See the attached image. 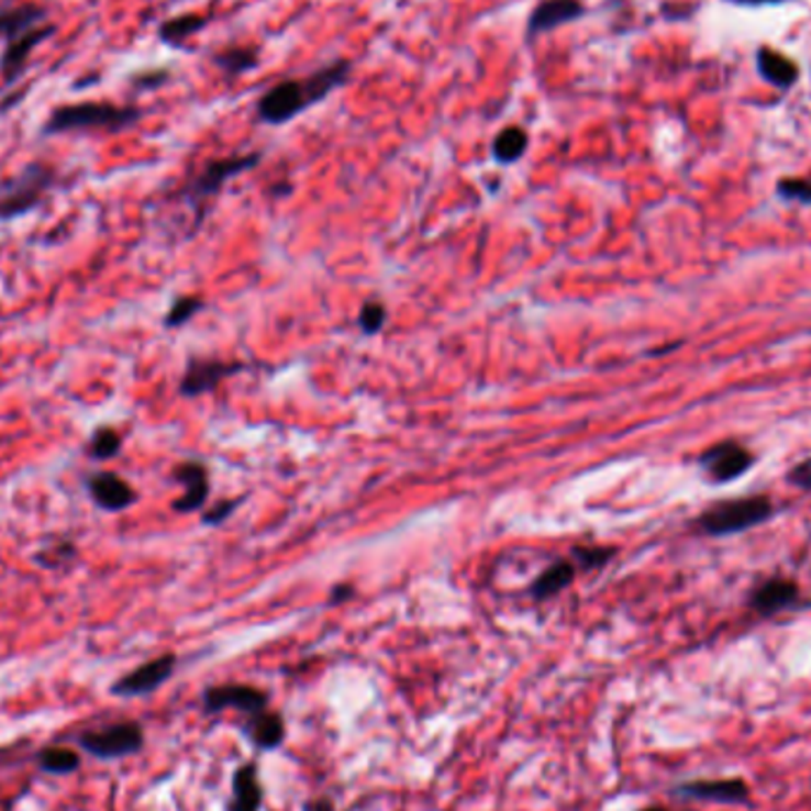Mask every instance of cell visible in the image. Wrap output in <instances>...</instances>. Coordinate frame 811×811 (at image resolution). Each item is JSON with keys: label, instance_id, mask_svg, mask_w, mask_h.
I'll return each mask as SVG.
<instances>
[{"label": "cell", "instance_id": "f1b7e54d", "mask_svg": "<svg viewBox=\"0 0 811 811\" xmlns=\"http://www.w3.org/2000/svg\"><path fill=\"white\" fill-rule=\"evenodd\" d=\"M385 321H387V309L380 302H366L364 307H360L358 325H360V330H364V333H368V335L380 333Z\"/></svg>", "mask_w": 811, "mask_h": 811}, {"label": "cell", "instance_id": "8d00e7d4", "mask_svg": "<svg viewBox=\"0 0 811 811\" xmlns=\"http://www.w3.org/2000/svg\"><path fill=\"white\" fill-rule=\"evenodd\" d=\"M729 3H735V5H747V8H759V5H776V3H784V0H729Z\"/></svg>", "mask_w": 811, "mask_h": 811}, {"label": "cell", "instance_id": "277c9868", "mask_svg": "<svg viewBox=\"0 0 811 811\" xmlns=\"http://www.w3.org/2000/svg\"><path fill=\"white\" fill-rule=\"evenodd\" d=\"M771 515V503L764 496H747V499H729L712 506L698 518L700 530L710 536H726L745 532Z\"/></svg>", "mask_w": 811, "mask_h": 811}, {"label": "cell", "instance_id": "836d02e7", "mask_svg": "<svg viewBox=\"0 0 811 811\" xmlns=\"http://www.w3.org/2000/svg\"><path fill=\"white\" fill-rule=\"evenodd\" d=\"M788 479H790V485H795V487L811 489V458H807L804 463L798 465V468L790 470Z\"/></svg>", "mask_w": 811, "mask_h": 811}, {"label": "cell", "instance_id": "3957f363", "mask_svg": "<svg viewBox=\"0 0 811 811\" xmlns=\"http://www.w3.org/2000/svg\"><path fill=\"white\" fill-rule=\"evenodd\" d=\"M55 186V169L48 164L34 162L24 167L8 184L0 186V221H10L32 212Z\"/></svg>", "mask_w": 811, "mask_h": 811}, {"label": "cell", "instance_id": "cb8c5ba5", "mask_svg": "<svg viewBox=\"0 0 811 811\" xmlns=\"http://www.w3.org/2000/svg\"><path fill=\"white\" fill-rule=\"evenodd\" d=\"M209 24V18H202V14H178V18L164 20L157 29V36L162 43L174 45H184L190 36H195L198 32Z\"/></svg>", "mask_w": 811, "mask_h": 811}, {"label": "cell", "instance_id": "9a60e30c", "mask_svg": "<svg viewBox=\"0 0 811 811\" xmlns=\"http://www.w3.org/2000/svg\"><path fill=\"white\" fill-rule=\"evenodd\" d=\"M240 731H243V735L257 753H274L288 738V726H285L282 714L268 708L245 716Z\"/></svg>", "mask_w": 811, "mask_h": 811}, {"label": "cell", "instance_id": "d4e9b609", "mask_svg": "<svg viewBox=\"0 0 811 811\" xmlns=\"http://www.w3.org/2000/svg\"><path fill=\"white\" fill-rule=\"evenodd\" d=\"M36 762L41 766V771L55 774V776L71 774L81 766L79 753H74V749L69 747H45L36 755Z\"/></svg>", "mask_w": 811, "mask_h": 811}, {"label": "cell", "instance_id": "f546056e", "mask_svg": "<svg viewBox=\"0 0 811 811\" xmlns=\"http://www.w3.org/2000/svg\"><path fill=\"white\" fill-rule=\"evenodd\" d=\"M778 192H780V198H786V200L811 202V184H809V180H800V178L780 180Z\"/></svg>", "mask_w": 811, "mask_h": 811}, {"label": "cell", "instance_id": "6da1fadb", "mask_svg": "<svg viewBox=\"0 0 811 811\" xmlns=\"http://www.w3.org/2000/svg\"><path fill=\"white\" fill-rule=\"evenodd\" d=\"M352 79L349 59H333L307 79H282L257 100V119L268 126H282L323 102Z\"/></svg>", "mask_w": 811, "mask_h": 811}, {"label": "cell", "instance_id": "44dd1931", "mask_svg": "<svg viewBox=\"0 0 811 811\" xmlns=\"http://www.w3.org/2000/svg\"><path fill=\"white\" fill-rule=\"evenodd\" d=\"M577 577V567L575 563H567V560H560V563H553L548 569H544L541 573L532 586H530V596L534 600H548L553 596H558L560 591H565L569 584L575 581Z\"/></svg>", "mask_w": 811, "mask_h": 811}, {"label": "cell", "instance_id": "ffe728a7", "mask_svg": "<svg viewBox=\"0 0 811 811\" xmlns=\"http://www.w3.org/2000/svg\"><path fill=\"white\" fill-rule=\"evenodd\" d=\"M798 586L786 579H769L764 581L759 589L749 598V606H753L764 618L769 614H776L780 610L790 608L795 600H798Z\"/></svg>", "mask_w": 811, "mask_h": 811}, {"label": "cell", "instance_id": "d6986e66", "mask_svg": "<svg viewBox=\"0 0 811 811\" xmlns=\"http://www.w3.org/2000/svg\"><path fill=\"white\" fill-rule=\"evenodd\" d=\"M757 71L766 84H771L778 90H790L800 79L798 63L771 48L757 51Z\"/></svg>", "mask_w": 811, "mask_h": 811}, {"label": "cell", "instance_id": "d590c367", "mask_svg": "<svg viewBox=\"0 0 811 811\" xmlns=\"http://www.w3.org/2000/svg\"><path fill=\"white\" fill-rule=\"evenodd\" d=\"M302 811H335V802L330 798H315V800H307L302 804Z\"/></svg>", "mask_w": 811, "mask_h": 811}, {"label": "cell", "instance_id": "7402d4cb", "mask_svg": "<svg viewBox=\"0 0 811 811\" xmlns=\"http://www.w3.org/2000/svg\"><path fill=\"white\" fill-rule=\"evenodd\" d=\"M530 147V133L524 131L522 126H506L503 131L496 133V138L491 143V157L503 164V167H510L518 159L524 157Z\"/></svg>", "mask_w": 811, "mask_h": 811}, {"label": "cell", "instance_id": "5bb4252c", "mask_svg": "<svg viewBox=\"0 0 811 811\" xmlns=\"http://www.w3.org/2000/svg\"><path fill=\"white\" fill-rule=\"evenodd\" d=\"M700 463H702L704 473H708L714 482H729V479L741 477L753 468V454H749V451L743 448L741 444L726 442V444H716L714 448H710L708 454L700 458Z\"/></svg>", "mask_w": 811, "mask_h": 811}, {"label": "cell", "instance_id": "9c48e42d", "mask_svg": "<svg viewBox=\"0 0 811 811\" xmlns=\"http://www.w3.org/2000/svg\"><path fill=\"white\" fill-rule=\"evenodd\" d=\"M671 795L679 800L712 802V804H749V788L743 778H721V780H688L671 788Z\"/></svg>", "mask_w": 811, "mask_h": 811}, {"label": "cell", "instance_id": "7c38bea8", "mask_svg": "<svg viewBox=\"0 0 811 811\" xmlns=\"http://www.w3.org/2000/svg\"><path fill=\"white\" fill-rule=\"evenodd\" d=\"M584 14L586 8L581 0H541V3L530 12L524 34H527V41H534L536 36L553 32V29L581 20Z\"/></svg>", "mask_w": 811, "mask_h": 811}, {"label": "cell", "instance_id": "2e32d148", "mask_svg": "<svg viewBox=\"0 0 811 811\" xmlns=\"http://www.w3.org/2000/svg\"><path fill=\"white\" fill-rule=\"evenodd\" d=\"M264 786L257 762L240 764L231 778V800L225 811H262Z\"/></svg>", "mask_w": 811, "mask_h": 811}, {"label": "cell", "instance_id": "ac0fdd59", "mask_svg": "<svg viewBox=\"0 0 811 811\" xmlns=\"http://www.w3.org/2000/svg\"><path fill=\"white\" fill-rule=\"evenodd\" d=\"M45 10L38 3H29V0H5L0 3V38H14L20 34L32 32V29L45 24Z\"/></svg>", "mask_w": 811, "mask_h": 811}, {"label": "cell", "instance_id": "4fadbf2b", "mask_svg": "<svg viewBox=\"0 0 811 811\" xmlns=\"http://www.w3.org/2000/svg\"><path fill=\"white\" fill-rule=\"evenodd\" d=\"M53 32H55V26L45 22L32 29V32L5 41V51H3V57H0V77H3L5 86L14 84L22 77L24 67L29 63V55H32L36 45H41Z\"/></svg>", "mask_w": 811, "mask_h": 811}, {"label": "cell", "instance_id": "5b68a950", "mask_svg": "<svg viewBox=\"0 0 811 811\" xmlns=\"http://www.w3.org/2000/svg\"><path fill=\"white\" fill-rule=\"evenodd\" d=\"M79 745L98 759H122L138 755L145 747V731L138 721H119L102 729L79 733Z\"/></svg>", "mask_w": 811, "mask_h": 811}, {"label": "cell", "instance_id": "52a82bcc", "mask_svg": "<svg viewBox=\"0 0 811 811\" xmlns=\"http://www.w3.org/2000/svg\"><path fill=\"white\" fill-rule=\"evenodd\" d=\"M268 700L270 696L266 690L252 684H216L202 690L204 714H221L225 710H235L249 716L266 710Z\"/></svg>", "mask_w": 811, "mask_h": 811}, {"label": "cell", "instance_id": "8fae6325", "mask_svg": "<svg viewBox=\"0 0 811 811\" xmlns=\"http://www.w3.org/2000/svg\"><path fill=\"white\" fill-rule=\"evenodd\" d=\"M86 489L90 501H93L100 510H108V513H122V510L131 508L138 501V491H135L124 477L108 470L90 475L86 479Z\"/></svg>", "mask_w": 811, "mask_h": 811}, {"label": "cell", "instance_id": "1f68e13d", "mask_svg": "<svg viewBox=\"0 0 811 811\" xmlns=\"http://www.w3.org/2000/svg\"><path fill=\"white\" fill-rule=\"evenodd\" d=\"M573 555H575V567L581 565L584 569H593V567L606 565L610 560L612 551L593 546V548H577Z\"/></svg>", "mask_w": 811, "mask_h": 811}, {"label": "cell", "instance_id": "d6a6232c", "mask_svg": "<svg viewBox=\"0 0 811 811\" xmlns=\"http://www.w3.org/2000/svg\"><path fill=\"white\" fill-rule=\"evenodd\" d=\"M237 503L240 501H233V499L216 503L212 510H209V513H204V524H221L223 520H229V515L237 508Z\"/></svg>", "mask_w": 811, "mask_h": 811}, {"label": "cell", "instance_id": "603a6c76", "mask_svg": "<svg viewBox=\"0 0 811 811\" xmlns=\"http://www.w3.org/2000/svg\"><path fill=\"white\" fill-rule=\"evenodd\" d=\"M212 59L229 77H243V74L259 67V51L252 48V45H231V48L214 53Z\"/></svg>", "mask_w": 811, "mask_h": 811}, {"label": "cell", "instance_id": "8992f818", "mask_svg": "<svg viewBox=\"0 0 811 811\" xmlns=\"http://www.w3.org/2000/svg\"><path fill=\"white\" fill-rule=\"evenodd\" d=\"M262 153H249V155H235V157H223V159H212L207 164V167L195 176L190 184L186 186V192L184 198L200 207L202 202H207L209 198H214V195L223 188L225 180H231L240 174H245L249 169L257 167V164L262 162Z\"/></svg>", "mask_w": 811, "mask_h": 811}, {"label": "cell", "instance_id": "4dcf8cb0", "mask_svg": "<svg viewBox=\"0 0 811 811\" xmlns=\"http://www.w3.org/2000/svg\"><path fill=\"white\" fill-rule=\"evenodd\" d=\"M169 79H171L169 69H149V71L135 74V77L131 79V86L135 90H155V88H162Z\"/></svg>", "mask_w": 811, "mask_h": 811}, {"label": "cell", "instance_id": "e0dca14e", "mask_svg": "<svg viewBox=\"0 0 811 811\" xmlns=\"http://www.w3.org/2000/svg\"><path fill=\"white\" fill-rule=\"evenodd\" d=\"M174 479L184 487V493L174 501V510H178V513H195V510L204 506L209 496V477L202 463L198 460L180 463L174 470Z\"/></svg>", "mask_w": 811, "mask_h": 811}, {"label": "cell", "instance_id": "ba28073f", "mask_svg": "<svg viewBox=\"0 0 811 811\" xmlns=\"http://www.w3.org/2000/svg\"><path fill=\"white\" fill-rule=\"evenodd\" d=\"M176 665H178V657L171 655V653L159 655L155 659H147L145 665L135 667L133 671L124 674L122 679H119L112 686V696H116V698L153 696L155 690H159L164 684L171 679L174 671H176Z\"/></svg>", "mask_w": 811, "mask_h": 811}, {"label": "cell", "instance_id": "83f0119b", "mask_svg": "<svg viewBox=\"0 0 811 811\" xmlns=\"http://www.w3.org/2000/svg\"><path fill=\"white\" fill-rule=\"evenodd\" d=\"M74 544L71 541H55V544H51L45 551L36 553V563L43 565V567H63L65 563H71L74 560Z\"/></svg>", "mask_w": 811, "mask_h": 811}, {"label": "cell", "instance_id": "7a4b0ae2", "mask_svg": "<svg viewBox=\"0 0 811 811\" xmlns=\"http://www.w3.org/2000/svg\"><path fill=\"white\" fill-rule=\"evenodd\" d=\"M143 112L133 104H114V102H74L63 104V108L53 110L48 122L43 124V133H67V131H88V129H102V131H126L141 122Z\"/></svg>", "mask_w": 811, "mask_h": 811}, {"label": "cell", "instance_id": "e575fe53", "mask_svg": "<svg viewBox=\"0 0 811 811\" xmlns=\"http://www.w3.org/2000/svg\"><path fill=\"white\" fill-rule=\"evenodd\" d=\"M354 596V586L352 584H337L333 591H330V603L340 606L344 600H349Z\"/></svg>", "mask_w": 811, "mask_h": 811}, {"label": "cell", "instance_id": "74e56055", "mask_svg": "<svg viewBox=\"0 0 811 811\" xmlns=\"http://www.w3.org/2000/svg\"><path fill=\"white\" fill-rule=\"evenodd\" d=\"M638 811H671V809H667V807H643V809H638Z\"/></svg>", "mask_w": 811, "mask_h": 811}, {"label": "cell", "instance_id": "30bf717a", "mask_svg": "<svg viewBox=\"0 0 811 811\" xmlns=\"http://www.w3.org/2000/svg\"><path fill=\"white\" fill-rule=\"evenodd\" d=\"M245 366L243 364H233V360H214V358H198L190 360L184 378L178 382V392L192 399V397H202L207 392L223 382L231 375L240 373Z\"/></svg>", "mask_w": 811, "mask_h": 811}, {"label": "cell", "instance_id": "484cf974", "mask_svg": "<svg viewBox=\"0 0 811 811\" xmlns=\"http://www.w3.org/2000/svg\"><path fill=\"white\" fill-rule=\"evenodd\" d=\"M88 451L96 460H110V458L119 456V451H122V434H119V430H114L110 425H102L93 434H90Z\"/></svg>", "mask_w": 811, "mask_h": 811}, {"label": "cell", "instance_id": "4316f807", "mask_svg": "<svg viewBox=\"0 0 811 811\" xmlns=\"http://www.w3.org/2000/svg\"><path fill=\"white\" fill-rule=\"evenodd\" d=\"M200 309H202V299L200 297H195V295L178 297L176 302L171 304V309L167 313V319H164V325H167V327L186 325Z\"/></svg>", "mask_w": 811, "mask_h": 811}]
</instances>
